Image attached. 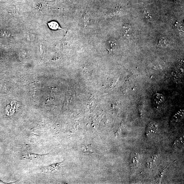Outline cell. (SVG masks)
<instances>
[{
  "label": "cell",
  "mask_w": 184,
  "mask_h": 184,
  "mask_svg": "<svg viewBox=\"0 0 184 184\" xmlns=\"http://www.w3.org/2000/svg\"><path fill=\"white\" fill-rule=\"evenodd\" d=\"M158 128V125L156 123L151 122L148 124L147 129V134L148 136L153 135L156 133Z\"/></svg>",
  "instance_id": "obj_3"
},
{
  "label": "cell",
  "mask_w": 184,
  "mask_h": 184,
  "mask_svg": "<svg viewBox=\"0 0 184 184\" xmlns=\"http://www.w3.org/2000/svg\"><path fill=\"white\" fill-rule=\"evenodd\" d=\"M140 155L138 152H133L130 155L129 163L131 172L136 170L139 166Z\"/></svg>",
  "instance_id": "obj_1"
},
{
  "label": "cell",
  "mask_w": 184,
  "mask_h": 184,
  "mask_svg": "<svg viewBox=\"0 0 184 184\" xmlns=\"http://www.w3.org/2000/svg\"><path fill=\"white\" fill-rule=\"evenodd\" d=\"M166 39H165L164 38H161L159 41V45H161V46H163V45H165L166 43Z\"/></svg>",
  "instance_id": "obj_12"
},
{
  "label": "cell",
  "mask_w": 184,
  "mask_h": 184,
  "mask_svg": "<svg viewBox=\"0 0 184 184\" xmlns=\"http://www.w3.org/2000/svg\"><path fill=\"white\" fill-rule=\"evenodd\" d=\"M90 18V16L87 14H86L84 16V20L85 25H87L88 23L89 22Z\"/></svg>",
  "instance_id": "obj_11"
},
{
  "label": "cell",
  "mask_w": 184,
  "mask_h": 184,
  "mask_svg": "<svg viewBox=\"0 0 184 184\" xmlns=\"http://www.w3.org/2000/svg\"><path fill=\"white\" fill-rule=\"evenodd\" d=\"M117 46L115 41L114 40H110L108 41L107 45V48L109 51H112V50L114 49L115 47Z\"/></svg>",
  "instance_id": "obj_8"
},
{
  "label": "cell",
  "mask_w": 184,
  "mask_h": 184,
  "mask_svg": "<svg viewBox=\"0 0 184 184\" xmlns=\"http://www.w3.org/2000/svg\"><path fill=\"white\" fill-rule=\"evenodd\" d=\"M164 96L163 94H160V93H156V94H154L152 97L153 103L155 105H157V106L161 105L164 102Z\"/></svg>",
  "instance_id": "obj_5"
},
{
  "label": "cell",
  "mask_w": 184,
  "mask_h": 184,
  "mask_svg": "<svg viewBox=\"0 0 184 184\" xmlns=\"http://www.w3.org/2000/svg\"><path fill=\"white\" fill-rule=\"evenodd\" d=\"M11 35L10 32L6 30L0 31V38L5 39L8 38Z\"/></svg>",
  "instance_id": "obj_9"
},
{
  "label": "cell",
  "mask_w": 184,
  "mask_h": 184,
  "mask_svg": "<svg viewBox=\"0 0 184 184\" xmlns=\"http://www.w3.org/2000/svg\"><path fill=\"white\" fill-rule=\"evenodd\" d=\"M144 14H145V17L146 18H148V19H150L151 18V16L148 13V11L144 12Z\"/></svg>",
  "instance_id": "obj_13"
},
{
  "label": "cell",
  "mask_w": 184,
  "mask_h": 184,
  "mask_svg": "<svg viewBox=\"0 0 184 184\" xmlns=\"http://www.w3.org/2000/svg\"><path fill=\"white\" fill-rule=\"evenodd\" d=\"M49 154V153L45 154H38L29 152L23 155V159H26V160H33L38 158H42Z\"/></svg>",
  "instance_id": "obj_4"
},
{
  "label": "cell",
  "mask_w": 184,
  "mask_h": 184,
  "mask_svg": "<svg viewBox=\"0 0 184 184\" xmlns=\"http://www.w3.org/2000/svg\"><path fill=\"white\" fill-rule=\"evenodd\" d=\"M63 164V161L49 165L47 166L42 167L40 169L42 172L47 173H52L58 171Z\"/></svg>",
  "instance_id": "obj_2"
},
{
  "label": "cell",
  "mask_w": 184,
  "mask_h": 184,
  "mask_svg": "<svg viewBox=\"0 0 184 184\" xmlns=\"http://www.w3.org/2000/svg\"><path fill=\"white\" fill-rule=\"evenodd\" d=\"M124 31L125 34L128 35L130 34L131 32V28L127 26L124 27Z\"/></svg>",
  "instance_id": "obj_10"
},
{
  "label": "cell",
  "mask_w": 184,
  "mask_h": 184,
  "mask_svg": "<svg viewBox=\"0 0 184 184\" xmlns=\"http://www.w3.org/2000/svg\"><path fill=\"white\" fill-rule=\"evenodd\" d=\"M83 149L84 152L91 153H95L97 152L96 150L94 149V147H92V145H91L84 146Z\"/></svg>",
  "instance_id": "obj_7"
},
{
  "label": "cell",
  "mask_w": 184,
  "mask_h": 184,
  "mask_svg": "<svg viewBox=\"0 0 184 184\" xmlns=\"http://www.w3.org/2000/svg\"><path fill=\"white\" fill-rule=\"evenodd\" d=\"M47 23H48V27L51 30H62L58 23L56 22V21H51Z\"/></svg>",
  "instance_id": "obj_6"
}]
</instances>
